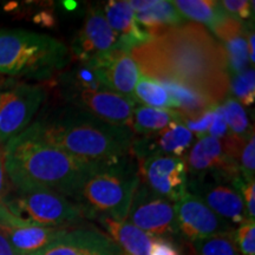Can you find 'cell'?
Wrapping results in <instances>:
<instances>
[{"label": "cell", "instance_id": "cell-32", "mask_svg": "<svg viewBox=\"0 0 255 255\" xmlns=\"http://www.w3.org/2000/svg\"><path fill=\"white\" fill-rule=\"evenodd\" d=\"M223 11L238 20H250L253 18L254 2L248 0H223L220 1Z\"/></svg>", "mask_w": 255, "mask_h": 255}, {"label": "cell", "instance_id": "cell-38", "mask_svg": "<svg viewBox=\"0 0 255 255\" xmlns=\"http://www.w3.org/2000/svg\"><path fill=\"white\" fill-rule=\"evenodd\" d=\"M254 43H255V34L253 31L248 32L247 37V45H248V57H250V63L254 65L255 63V52H254Z\"/></svg>", "mask_w": 255, "mask_h": 255}, {"label": "cell", "instance_id": "cell-6", "mask_svg": "<svg viewBox=\"0 0 255 255\" xmlns=\"http://www.w3.org/2000/svg\"><path fill=\"white\" fill-rule=\"evenodd\" d=\"M2 205L17 219L41 227L68 228L90 218L79 203L51 190L18 191L15 196H7Z\"/></svg>", "mask_w": 255, "mask_h": 255}, {"label": "cell", "instance_id": "cell-30", "mask_svg": "<svg viewBox=\"0 0 255 255\" xmlns=\"http://www.w3.org/2000/svg\"><path fill=\"white\" fill-rule=\"evenodd\" d=\"M239 167H240L241 176L245 180H254L255 170V137L252 135L248 141L245 143L244 148L241 149L240 156L238 159Z\"/></svg>", "mask_w": 255, "mask_h": 255}, {"label": "cell", "instance_id": "cell-2", "mask_svg": "<svg viewBox=\"0 0 255 255\" xmlns=\"http://www.w3.org/2000/svg\"><path fill=\"white\" fill-rule=\"evenodd\" d=\"M2 151L6 174L18 191L51 190L73 199L102 163L60 150L41 137L34 123L9 139Z\"/></svg>", "mask_w": 255, "mask_h": 255}, {"label": "cell", "instance_id": "cell-12", "mask_svg": "<svg viewBox=\"0 0 255 255\" xmlns=\"http://www.w3.org/2000/svg\"><path fill=\"white\" fill-rule=\"evenodd\" d=\"M175 215L178 234L189 242L234 232L231 223L216 215L199 196L189 191L175 203Z\"/></svg>", "mask_w": 255, "mask_h": 255}, {"label": "cell", "instance_id": "cell-24", "mask_svg": "<svg viewBox=\"0 0 255 255\" xmlns=\"http://www.w3.org/2000/svg\"><path fill=\"white\" fill-rule=\"evenodd\" d=\"M133 97L136 103L145 104L144 107L176 111V104L171 100L167 90L155 79L146 77L142 73L136 83Z\"/></svg>", "mask_w": 255, "mask_h": 255}, {"label": "cell", "instance_id": "cell-20", "mask_svg": "<svg viewBox=\"0 0 255 255\" xmlns=\"http://www.w3.org/2000/svg\"><path fill=\"white\" fill-rule=\"evenodd\" d=\"M128 2L135 13L137 23L151 38L161 36L169 28L184 24V18L178 13L171 1L131 0Z\"/></svg>", "mask_w": 255, "mask_h": 255}, {"label": "cell", "instance_id": "cell-3", "mask_svg": "<svg viewBox=\"0 0 255 255\" xmlns=\"http://www.w3.org/2000/svg\"><path fill=\"white\" fill-rule=\"evenodd\" d=\"M47 142L75 157L105 162L130 155L135 133L130 128L114 126L87 111L69 110L53 121L34 122Z\"/></svg>", "mask_w": 255, "mask_h": 255}, {"label": "cell", "instance_id": "cell-10", "mask_svg": "<svg viewBox=\"0 0 255 255\" xmlns=\"http://www.w3.org/2000/svg\"><path fill=\"white\" fill-rule=\"evenodd\" d=\"M188 189L231 225L239 226L248 220L240 193L225 178L215 175L188 178Z\"/></svg>", "mask_w": 255, "mask_h": 255}, {"label": "cell", "instance_id": "cell-27", "mask_svg": "<svg viewBox=\"0 0 255 255\" xmlns=\"http://www.w3.org/2000/svg\"><path fill=\"white\" fill-rule=\"evenodd\" d=\"M65 82L69 89L79 90H108L102 83L97 69L90 63H79L65 75Z\"/></svg>", "mask_w": 255, "mask_h": 255}, {"label": "cell", "instance_id": "cell-35", "mask_svg": "<svg viewBox=\"0 0 255 255\" xmlns=\"http://www.w3.org/2000/svg\"><path fill=\"white\" fill-rule=\"evenodd\" d=\"M208 133L210 137H214L218 139H223L229 133V129L226 123L225 116H223L221 105H216L214 109V117H213L212 126H210Z\"/></svg>", "mask_w": 255, "mask_h": 255}, {"label": "cell", "instance_id": "cell-1", "mask_svg": "<svg viewBox=\"0 0 255 255\" xmlns=\"http://www.w3.org/2000/svg\"><path fill=\"white\" fill-rule=\"evenodd\" d=\"M130 55L146 77L180 83L215 104L229 96L227 55L203 25L184 23L169 28Z\"/></svg>", "mask_w": 255, "mask_h": 255}, {"label": "cell", "instance_id": "cell-31", "mask_svg": "<svg viewBox=\"0 0 255 255\" xmlns=\"http://www.w3.org/2000/svg\"><path fill=\"white\" fill-rule=\"evenodd\" d=\"M232 186L237 189L244 200L248 219L255 218V182L254 180L247 181L242 176H239L232 181Z\"/></svg>", "mask_w": 255, "mask_h": 255}, {"label": "cell", "instance_id": "cell-37", "mask_svg": "<svg viewBox=\"0 0 255 255\" xmlns=\"http://www.w3.org/2000/svg\"><path fill=\"white\" fill-rule=\"evenodd\" d=\"M0 255H18L17 252L9 244L8 239L1 227H0Z\"/></svg>", "mask_w": 255, "mask_h": 255}, {"label": "cell", "instance_id": "cell-13", "mask_svg": "<svg viewBox=\"0 0 255 255\" xmlns=\"http://www.w3.org/2000/svg\"><path fill=\"white\" fill-rule=\"evenodd\" d=\"M66 98L78 109L98 120L131 129L135 102L109 90H79L66 89Z\"/></svg>", "mask_w": 255, "mask_h": 255}, {"label": "cell", "instance_id": "cell-36", "mask_svg": "<svg viewBox=\"0 0 255 255\" xmlns=\"http://www.w3.org/2000/svg\"><path fill=\"white\" fill-rule=\"evenodd\" d=\"M7 174L5 170L4 164V151L2 146H0V205L4 203V201L7 199L9 193V184L7 181Z\"/></svg>", "mask_w": 255, "mask_h": 255}, {"label": "cell", "instance_id": "cell-14", "mask_svg": "<svg viewBox=\"0 0 255 255\" xmlns=\"http://www.w3.org/2000/svg\"><path fill=\"white\" fill-rule=\"evenodd\" d=\"M184 161L188 178L215 175L232 182L234 178L241 176L238 162L226 154L221 139L214 137L197 138Z\"/></svg>", "mask_w": 255, "mask_h": 255}, {"label": "cell", "instance_id": "cell-18", "mask_svg": "<svg viewBox=\"0 0 255 255\" xmlns=\"http://www.w3.org/2000/svg\"><path fill=\"white\" fill-rule=\"evenodd\" d=\"M221 43L228 60L229 73L237 75L250 66L247 37L250 28L238 19L226 15L210 30Z\"/></svg>", "mask_w": 255, "mask_h": 255}, {"label": "cell", "instance_id": "cell-15", "mask_svg": "<svg viewBox=\"0 0 255 255\" xmlns=\"http://www.w3.org/2000/svg\"><path fill=\"white\" fill-rule=\"evenodd\" d=\"M30 255H122V253L105 233L91 226H82L66 228L52 244Z\"/></svg>", "mask_w": 255, "mask_h": 255}, {"label": "cell", "instance_id": "cell-28", "mask_svg": "<svg viewBox=\"0 0 255 255\" xmlns=\"http://www.w3.org/2000/svg\"><path fill=\"white\" fill-rule=\"evenodd\" d=\"M229 91L233 98L245 107H251L255 101V71L248 68L229 78Z\"/></svg>", "mask_w": 255, "mask_h": 255}, {"label": "cell", "instance_id": "cell-33", "mask_svg": "<svg viewBox=\"0 0 255 255\" xmlns=\"http://www.w3.org/2000/svg\"><path fill=\"white\" fill-rule=\"evenodd\" d=\"M215 108L216 107L212 108V109H208L203 114L199 115V116L194 117V119H186V117H183L182 124L191 133H193V135L195 133L197 138L205 137L207 136V133H208L210 126H212Z\"/></svg>", "mask_w": 255, "mask_h": 255}, {"label": "cell", "instance_id": "cell-26", "mask_svg": "<svg viewBox=\"0 0 255 255\" xmlns=\"http://www.w3.org/2000/svg\"><path fill=\"white\" fill-rule=\"evenodd\" d=\"M190 251L193 255H240L233 232L190 241Z\"/></svg>", "mask_w": 255, "mask_h": 255}, {"label": "cell", "instance_id": "cell-34", "mask_svg": "<svg viewBox=\"0 0 255 255\" xmlns=\"http://www.w3.org/2000/svg\"><path fill=\"white\" fill-rule=\"evenodd\" d=\"M148 255H183V253L171 239L152 237Z\"/></svg>", "mask_w": 255, "mask_h": 255}, {"label": "cell", "instance_id": "cell-7", "mask_svg": "<svg viewBox=\"0 0 255 255\" xmlns=\"http://www.w3.org/2000/svg\"><path fill=\"white\" fill-rule=\"evenodd\" d=\"M46 97L39 84L4 82L0 88V146L23 132Z\"/></svg>", "mask_w": 255, "mask_h": 255}, {"label": "cell", "instance_id": "cell-39", "mask_svg": "<svg viewBox=\"0 0 255 255\" xmlns=\"http://www.w3.org/2000/svg\"><path fill=\"white\" fill-rule=\"evenodd\" d=\"M2 83H4V82H2V79H0V88H1V85H2Z\"/></svg>", "mask_w": 255, "mask_h": 255}, {"label": "cell", "instance_id": "cell-17", "mask_svg": "<svg viewBox=\"0 0 255 255\" xmlns=\"http://www.w3.org/2000/svg\"><path fill=\"white\" fill-rule=\"evenodd\" d=\"M90 64L97 69L105 89L136 103L133 90L141 72L129 52L116 50Z\"/></svg>", "mask_w": 255, "mask_h": 255}, {"label": "cell", "instance_id": "cell-23", "mask_svg": "<svg viewBox=\"0 0 255 255\" xmlns=\"http://www.w3.org/2000/svg\"><path fill=\"white\" fill-rule=\"evenodd\" d=\"M171 4L184 19L206 25L210 30L227 15L220 1L215 0H176Z\"/></svg>", "mask_w": 255, "mask_h": 255}, {"label": "cell", "instance_id": "cell-4", "mask_svg": "<svg viewBox=\"0 0 255 255\" xmlns=\"http://www.w3.org/2000/svg\"><path fill=\"white\" fill-rule=\"evenodd\" d=\"M66 45L47 34L0 28V75L49 79L68 65Z\"/></svg>", "mask_w": 255, "mask_h": 255}, {"label": "cell", "instance_id": "cell-9", "mask_svg": "<svg viewBox=\"0 0 255 255\" xmlns=\"http://www.w3.org/2000/svg\"><path fill=\"white\" fill-rule=\"evenodd\" d=\"M141 183L170 202H178L188 194L186 161L174 156H150L137 159Z\"/></svg>", "mask_w": 255, "mask_h": 255}, {"label": "cell", "instance_id": "cell-5", "mask_svg": "<svg viewBox=\"0 0 255 255\" xmlns=\"http://www.w3.org/2000/svg\"><path fill=\"white\" fill-rule=\"evenodd\" d=\"M139 180L137 163L128 155L102 162L79 190L77 200L90 218L127 220Z\"/></svg>", "mask_w": 255, "mask_h": 255}, {"label": "cell", "instance_id": "cell-11", "mask_svg": "<svg viewBox=\"0 0 255 255\" xmlns=\"http://www.w3.org/2000/svg\"><path fill=\"white\" fill-rule=\"evenodd\" d=\"M121 50L120 39L98 6L89 9L84 24L71 44V55L79 63H91Z\"/></svg>", "mask_w": 255, "mask_h": 255}, {"label": "cell", "instance_id": "cell-16", "mask_svg": "<svg viewBox=\"0 0 255 255\" xmlns=\"http://www.w3.org/2000/svg\"><path fill=\"white\" fill-rule=\"evenodd\" d=\"M194 139L195 137L183 124L171 123L158 132L138 138L133 137L130 156L137 159L158 155L183 158L191 148Z\"/></svg>", "mask_w": 255, "mask_h": 255}, {"label": "cell", "instance_id": "cell-21", "mask_svg": "<svg viewBox=\"0 0 255 255\" xmlns=\"http://www.w3.org/2000/svg\"><path fill=\"white\" fill-rule=\"evenodd\" d=\"M105 229V234L120 248L122 255H148L151 235L146 234L127 220H114L108 216H97Z\"/></svg>", "mask_w": 255, "mask_h": 255}, {"label": "cell", "instance_id": "cell-8", "mask_svg": "<svg viewBox=\"0 0 255 255\" xmlns=\"http://www.w3.org/2000/svg\"><path fill=\"white\" fill-rule=\"evenodd\" d=\"M127 221L151 237L171 239L180 235L175 205L143 183H139L133 195Z\"/></svg>", "mask_w": 255, "mask_h": 255}, {"label": "cell", "instance_id": "cell-19", "mask_svg": "<svg viewBox=\"0 0 255 255\" xmlns=\"http://www.w3.org/2000/svg\"><path fill=\"white\" fill-rule=\"evenodd\" d=\"M103 13L108 24L119 37L121 50L130 53L131 50L152 39L137 23L135 13L128 1L110 0L105 5Z\"/></svg>", "mask_w": 255, "mask_h": 255}, {"label": "cell", "instance_id": "cell-22", "mask_svg": "<svg viewBox=\"0 0 255 255\" xmlns=\"http://www.w3.org/2000/svg\"><path fill=\"white\" fill-rule=\"evenodd\" d=\"M182 119L183 116L177 111L138 105L133 109L131 130L133 133H139L142 136L150 135L161 131L171 123L182 124Z\"/></svg>", "mask_w": 255, "mask_h": 255}, {"label": "cell", "instance_id": "cell-29", "mask_svg": "<svg viewBox=\"0 0 255 255\" xmlns=\"http://www.w3.org/2000/svg\"><path fill=\"white\" fill-rule=\"evenodd\" d=\"M235 246L242 255H255V221L248 219L233 232Z\"/></svg>", "mask_w": 255, "mask_h": 255}, {"label": "cell", "instance_id": "cell-25", "mask_svg": "<svg viewBox=\"0 0 255 255\" xmlns=\"http://www.w3.org/2000/svg\"><path fill=\"white\" fill-rule=\"evenodd\" d=\"M220 105L232 135L244 141H247L252 135H254V129L250 122V117L244 107L237 100L227 96Z\"/></svg>", "mask_w": 255, "mask_h": 255}]
</instances>
